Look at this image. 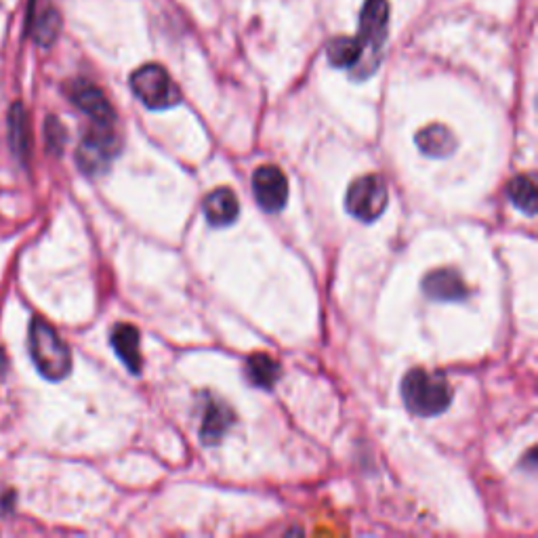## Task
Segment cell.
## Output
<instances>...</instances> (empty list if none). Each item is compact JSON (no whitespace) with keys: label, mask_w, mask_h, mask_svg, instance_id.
<instances>
[{"label":"cell","mask_w":538,"mask_h":538,"mask_svg":"<svg viewBox=\"0 0 538 538\" xmlns=\"http://www.w3.org/2000/svg\"><path fill=\"white\" fill-rule=\"evenodd\" d=\"M5 366H7V360H5V356H3V351H0V372L5 370Z\"/></svg>","instance_id":"ffe728a7"},{"label":"cell","mask_w":538,"mask_h":538,"mask_svg":"<svg viewBox=\"0 0 538 538\" xmlns=\"http://www.w3.org/2000/svg\"><path fill=\"white\" fill-rule=\"evenodd\" d=\"M9 141L19 160L28 162L32 150V137H30L28 112L24 110L22 103H13V108L9 112Z\"/></svg>","instance_id":"5bb4252c"},{"label":"cell","mask_w":538,"mask_h":538,"mask_svg":"<svg viewBox=\"0 0 538 538\" xmlns=\"http://www.w3.org/2000/svg\"><path fill=\"white\" fill-rule=\"evenodd\" d=\"M282 375L278 360L269 354H253L246 360V377L259 389H272Z\"/></svg>","instance_id":"9a60e30c"},{"label":"cell","mask_w":538,"mask_h":538,"mask_svg":"<svg viewBox=\"0 0 538 538\" xmlns=\"http://www.w3.org/2000/svg\"><path fill=\"white\" fill-rule=\"evenodd\" d=\"M202 213H204L206 221L215 227L232 225L238 219L240 202L230 188H219L204 198Z\"/></svg>","instance_id":"8fae6325"},{"label":"cell","mask_w":538,"mask_h":538,"mask_svg":"<svg viewBox=\"0 0 538 538\" xmlns=\"http://www.w3.org/2000/svg\"><path fill=\"white\" fill-rule=\"evenodd\" d=\"M387 200L389 190L385 179L381 175H364L349 185L345 206L356 219L370 223L385 213Z\"/></svg>","instance_id":"5b68a950"},{"label":"cell","mask_w":538,"mask_h":538,"mask_svg":"<svg viewBox=\"0 0 538 538\" xmlns=\"http://www.w3.org/2000/svg\"><path fill=\"white\" fill-rule=\"evenodd\" d=\"M61 32V15L55 9H47L38 17L32 36L40 47H51Z\"/></svg>","instance_id":"ac0fdd59"},{"label":"cell","mask_w":538,"mask_h":538,"mask_svg":"<svg viewBox=\"0 0 538 538\" xmlns=\"http://www.w3.org/2000/svg\"><path fill=\"white\" fill-rule=\"evenodd\" d=\"M326 55L335 68H354L362 61L364 47L358 38L339 36L330 40L326 47Z\"/></svg>","instance_id":"2e32d148"},{"label":"cell","mask_w":538,"mask_h":538,"mask_svg":"<svg viewBox=\"0 0 538 538\" xmlns=\"http://www.w3.org/2000/svg\"><path fill=\"white\" fill-rule=\"evenodd\" d=\"M423 291L433 301H448V303L465 301L469 297V288L463 276L457 272V269H450V267L436 269V272L427 274L423 280Z\"/></svg>","instance_id":"9c48e42d"},{"label":"cell","mask_w":538,"mask_h":538,"mask_svg":"<svg viewBox=\"0 0 538 538\" xmlns=\"http://www.w3.org/2000/svg\"><path fill=\"white\" fill-rule=\"evenodd\" d=\"M253 194L265 213H278L288 200V179L276 164H263L253 173Z\"/></svg>","instance_id":"8992f818"},{"label":"cell","mask_w":538,"mask_h":538,"mask_svg":"<svg viewBox=\"0 0 538 538\" xmlns=\"http://www.w3.org/2000/svg\"><path fill=\"white\" fill-rule=\"evenodd\" d=\"M110 343L116 351V356L122 360V364L127 366L133 375H139L143 358L139 351V330L133 324H116L112 330Z\"/></svg>","instance_id":"7c38bea8"},{"label":"cell","mask_w":538,"mask_h":538,"mask_svg":"<svg viewBox=\"0 0 538 538\" xmlns=\"http://www.w3.org/2000/svg\"><path fill=\"white\" fill-rule=\"evenodd\" d=\"M68 97L74 106L97 124H116V114L106 93L87 80H74L68 87Z\"/></svg>","instance_id":"52a82bcc"},{"label":"cell","mask_w":538,"mask_h":538,"mask_svg":"<svg viewBox=\"0 0 538 538\" xmlns=\"http://www.w3.org/2000/svg\"><path fill=\"white\" fill-rule=\"evenodd\" d=\"M131 91L150 110H169L181 103V91L171 74L158 64H146L131 74Z\"/></svg>","instance_id":"277c9868"},{"label":"cell","mask_w":538,"mask_h":538,"mask_svg":"<svg viewBox=\"0 0 538 538\" xmlns=\"http://www.w3.org/2000/svg\"><path fill=\"white\" fill-rule=\"evenodd\" d=\"M30 356L38 372L49 381H61L70 375L72 354L68 343L43 318H34L30 324Z\"/></svg>","instance_id":"7a4b0ae2"},{"label":"cell","mask_w":538,"mask_h":538,"mask_svg":"<svg viewBox=\"0 0 538 538\" xmlns=\"http://www.w3.org/2000/svg\"><path fill=\"white\" fill-rule=\"evenodd\" d=\"M507 194H509L511 202L522 213H526L530 217L536 215L538 196H536V183H534L532 177H528V175H517L515 179H511L509 188H507Z\"/></svg>","instance_id":"e0dca14e"},{"label":"cell","mask_w":538,"mask_h":538,"mask_svg":"<svg viewBox=\"0 0 538 538\" xmlns=\"http://www.w3.org/2000/svg\"><path fill=\"white\" fill-rule=\"evenodd\" d=\"M402 398L412 415L438 417L452 402V387L440 372L412 368L402 381Z\"/></svg>","instance_id":"6da1fadb"},{"label":"cell","mask_w":538,"mask_h":538,"mask_svg":"<svg viewBox=\"0 0 538 538\" xmlns=\"http://www.w3.org/2000/svg\"><path fill=\"white\" fill-rule=\"evenodd\" d=\"M234 410L221 400L209 398L202 412V425H200V442L206 446L219 444L225 436V431L234 425Z\"/></svg>","instance_id":"30bf717a"},{"label":"cell","mask_w":538,"mask_h":538,"mask_svg":"<svg viewBox=\"0 0 538 538\" xmlns=\"http://www.w3.org/2000/svg\"><path fill=\"white\" fill-rule=\"evenodd\" d=\"M114 127L116 124H91L76 152V162L82 173L101 175L110 169V164L120 154V139Z\"/></svg>","instance_id":"3957f363"},{"label":"cell","mask_w":538,"mask_h":538,"mask_svg":"<svg viewBox=\"0 0 538 538\" xmlns=\"http://www.w3.org/2000/svg\"><path fill=\"white\" fill-rule=\"evenodd\" d=\"M64 141H66L64 127H61L59 120H55L51 116L47 120V143H49V148L57 154V152H61V148H64Z\"/></svg>","instance_id":"d6986e66"},{"label":"cell","mask_w":538,"mask_h":538,"mask_svg":"<svg viewBox=\"0 0 538 538\" xmlns=\"http://www.w3.org/2000/svg\"><path fill=\"white\" fill-rule=\"evenodd\" d=\"M389 30V3L387 0H366L360 13L358 40L364 53H379Z\"/></svg>","instance_id":"ba28073f"},{"label":"cell","mask_w":538,"mask_h":538,"mask_svg":"<svg viewBox=\"0 0 538 538\" xmlns=\"http://www.w3.org/2000/svg\"><path fill=\"white\" fill-rule=\"evenodd\" d=\"M417 146L429 158H448L457 150V139L444 124H429L417 133Z\"/></svg>","instance_id":"4fadbf2b"}]
</instances>
